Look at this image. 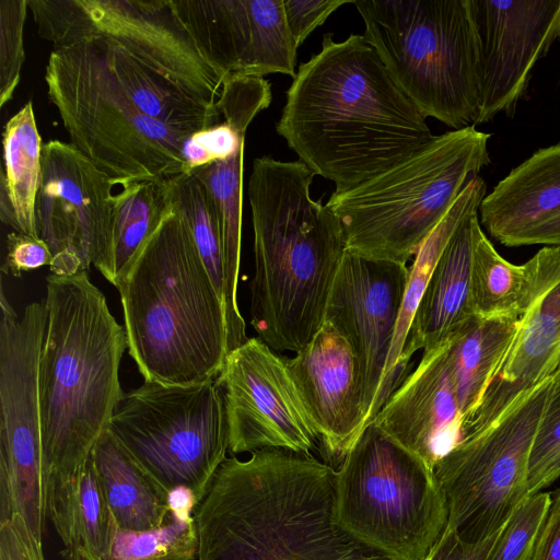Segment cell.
Wrapping results in <instances>:
<instances>
[{
    "label": "cell",
    "mask_w": 560,
    "mask_h": 560,
    "mask_svg": "<svg viewBox=\"0 0 560 560\" xmlns=\"http://www.w3.org/2000/svg\"><path fill=\"white\" fill-rule=\"evenodd\" d=\"M115 186L72 143L43 144L35 219L37 235L52 254L51 275L102 268L110 244Z\"/></svg>",
    "instance_id": "14"
},
{
    "label": "cell",
    "mask_w": 560,
    "mask_h": 560,
    "mask_svg": "<svg viewBox=\"0 0 560 560\" xmlns=\"http://www.w3.org/2000/svg\"><path fill=\"white\" fill-rule=\"evenodd\" d=\"M364 38L424 117L475 126L480 51L470 0H353ZM476 127V126H475Z\"/></svg>",
    "instance_id": "7"
},
{
    "label": "cell",
    "mask_w": 560,
    "mask_h": 560,
    "mask_svg": "<svg viewBox=\"0 0 560 560\" xmlns=\"http://www.w3.org/2000/svg\"><path fill=\"white\" fill-rule=\"evenodd\" d=\"M529 287L527 264L502 257L483 232L478 214L472 223L471 300L476 317L520 318Z\"/></svg>",
    "instance_id": "32"
},
{
    "label": "cell",
    "mask_w": 560,
    "mask_h": 560,
    "mask_svg": "<svg viewBox=\"0 0 560 560\" xmlns=\"http://www.w3.org/2000/svg\"><path fill=\"white\" fill-rule=\"evenodd\" d=\"M244 148L230 159L201 166L191 173L203 185L214 209L222 237L225 266V317L229 352L247 339L237 304L241 262Z\"/></svg>",
    "instance_id": "28"
},
{
    "label": "cell",
    "mask_w": 560,
    "mask_h": 560,
    "mask_svg": "<svg viewBox=\"0 0 560 560\" xmlns=\"http://www.w3.org/2000/svg\"><path fill=\"white\" fill-rule=\"evenodd\" d=\"M560 477V375L552 380L533 442L527 470L528 494L542 491Z\"/></svg>",
    "instance_id": "35"
},
{
    "label": "cell",
    "mask_w": 560,
    "mask_h": 560,
    "mask_svg": "<svg viewBox=\"0 0 560 560\" xmlns=\"http://www.w3.org/2000/svg\"><path fill=\"white\" fill-rule=\"evenodd\" d=\"M530 560H560V490L551 499Z\"/></svg>",
    "instance_id": "44"
},
{
    "label": "cell",
    "mask_w": 560,
    "mask_h": 560,
    "mask_svg": "<svg viewBox=\"0 0 560 560\" xmlns=\"http://www.w3.org/2000/svg\"><path fill=\"white\" fill-rule=\"evenodd\" d=\"M336 520L393 560H423L448 523L434 470L374 421L336 470Z\"/></svg>",
    "instance_id": "9"
},
{
    "label": "cell",
    "mask_w": 560,
    "mask_h": 560,
    "mask_svg": "<svg viewBox=\"0 0 560 560\" xmlns=\"http://www.w3.org/2000/svg\"><path fill=\"white\" fill-rule=\"evenodd\" d=\"M336 469L265 448L228 457L196 504L197 560H393L337 522Z\"/></svg>",
    "instance_id": "2"
},
{
    "label": "cell",
    "mask_w": 560,
    "mask_h": 560,
    "mask_svg": "<svg viewBox=\"0 0 560 560\" xmlns=\"http://www.w3.org/2000/svg\"><path fill=\"white\" fill-rule=\"evenodd\" d=\"M5 249L1 271L8 276L21 277L24 271L49 267L52 262L50 248L38 236L11 232L7 235Z\"/></svg>",
    "instance_id": "40"
},
{
    "label": "cell",
    "mask_w": 560,
    "mask_h": 560,
    "mask_svg": "<svg viewBox=\"0 0 560 560\" xmlns=\"http://www.w3.org/2000/svg\"><path fill=\"white\" fill-rule=\"evenodd\" d=\"M0 320V523L20 515L42 542L47 516L38 401V364L47 310L45 299L20 316L1 288Z\"/></svg>",
    "instance_id": "12"
},
{
    "label": "cell",
    "mask_w": 560,
    "mask_h": 560,
    "mask_svg": "<svg viewBox=\"0 0 560 560\" xmlns=\"http://www.w3.org/2000/svg\"><path fill=\"white\" fill-rule=\"evenodd\" d=\"M91 37H95L113 75L141 112L187 135L219 124L217 107L188 93L113 40Z\"/></svg>",
    "instance_id": "26"
},
{
    "label": "cell",
    "mask_w": 560,
    "mask_h": 560,
    "mask_svg": "<svg viewBox=\"0 0 560 560\" xmlns=\"http://www.w3.org/2000/svg\"><path fill=\"white\" fill-rule=\"evenodd\" d=\"M0 560H45L42 542L20 515L0 523Z\"/></svg>",
    "instance_id": "42"
},
{
    "label": "cell",
    "mask_w": 560,
    "mask_h": 560,
    "mask_svg": "<svg viewBox=\"0 0 560 560\" xmlns=\"http://www.w3.org/2000/svg\"><path fill=\"white\" fill-rule=\"evenodd\" d=\"M527 245L560 246V212L522 234L513 247Z\"/></svg>",
    "instance_id": "45"
},
{
    "label": "cell",
    "mask_w": 560,
    "mask_h": 560,
    "mask_svg": "<svg viewBox=\"0 0 560 560\" xmlns=\"http://www.w3.org/2000/svg\"><path fill=\"white\" fill-rule=\"evenodd\" d=\"M529 287L514 337L462 441L497 421L520 396L560 375V246H542L527 261Z\"/></svg>",
    "instance_id": "18"
},
{
    "label": "cell",
    "mask_w": 560,
    "mask_h": 560,
    "mask_svg": "<svg viewBox=\"0 0 560 560\" xmlns=\"http://www.w3.org/2000/svg\"><path fill=\"white\" fill-rule=\"evenodd\" d=\"M215 382L223 394L231 455L265 448L311 454L319 443L284 358L260 338L231 350Z\"/></svg>",
    "instance_id": "15"
},
{
    "label": "cell",
    "mask_w": 560,
    "mask_h": 560,
    "mask_svg": "<svg viewBox=\"0 0 560 560\" xmlns=\"http://www.w3.org/2000/svg\"><path fill=\"white\" fill-rule=\"evenodd\" d=\"M40 37L59 48L106 37L217 107L224 78L203 57L171 0H27Z\"/></svg>",
    "instance_id": "13"
},
{
    "label": "cell",
    "mask_w": 560,
    "mask_h": 560,
    "mask_svg": "<svg viewBox=\"0 0 560 560\" xmlns=\"http://www.w3.org/2000/svg\"><path fill=\"white\" fill-rule=\"evenodd\" d=\"M47 515L63 544L66 560H105L117 525L91 454L73 474L48 478Z\"/></svg>",
    "instance_id": "24"
},
{
    "label": "cell",
    "mask_w": 560,
    "mask_h": 560,
    "mask_svg": "<svg viewBox=\"0 0 560 560\" xmlns=\"http://www.w3.org/2000/svg\"><path fill=\"white\" fill-rule=\"evenodd\" d=\"M170 178L128 182L115 194L109 249L98 271L117 290L173 208Z\"/></svg>",
    "instance_id": "27"
},
{
    "label": "cell",
    "mask_w": 560,
    "mask_h": 560,
    "mask_svg": "<svg viewBox=\"0 0 560 560\" xmlns=\"http://www.w3.org/2000/svg\"><path fill=\"white\" fill-rule=\"evenodd\" d=\"M300 160L257 158L247 184L254 232L250 325L276 352L296 353L319 331L347 250L334 212L311 197Z\"/></svg>",
    "instance_id": "3"
},
{
    "label": "cell",
    "mask_w": 560,
    "mask_h": 560,
    "mask_svg": "<svg viewBox=\"0 0 560 560\" xmlns=\"http://www.w3.org/2000/svg\"><path fill=\"white\" fill-rule=\"evenodd\" d=\"M406 264L368 258L346 250L328 299V322L358 360L366 425L380 411L384 371L408 281Z\"/></svg>",
    "instance_id": "16"
},
{
    "label": "cell",
    "mask_w": 560,
    "mask_h": 560,
    "mask_svg": "<svg viewBox=\"0 0 560 560\" xmlns=\"http://www.w3.org/2000/svg\"><path fill=\"white\" fill-rule=\"evenodd\" d=\"M550 503L549 492L529 494L505 523L487 560H530Z\"/></svg>",
    "instance_id": "36"
},
{
    "label": "cell",
    "mask_w": 560,
    "mask_h": 560,
    "mask_svg": "<svg viewBox=\"0 0 560 560\" xmlns=\"http://www.w3.org/2000/svg\"><path fill=\"white\" fill-rule=\"evenodd\" d=\"M470 1L480 51L476 126L514 115L537 62L560 39V0Z\"/></svg>",
    "instance_id": "17"
},
{
    "label": "cell",
    "mask_w": 560,
    "mask_h": 560,
    "mask_svg": "<svg viewBox=\"0 0 560 560\" xmlns=\"http://www.w3.org/2000/svg\"><path fill=\"white\" fill-rule=\"evenodd\" d=\"M503 527L481 541L467 542L447 524L442 536L423 560H487Z\"/></svg>",
    "instance_id": "43"
},
{
    "label": "cell",
    "mask_w": 560,
    "mask_h": 560,
    "mask_svg": "<svg viewBox=\"0 0 560 560\" xmlns=\"http://www.w3.org/2000/svg\"><path fill=\"white\" fill-rule=\"evenodd\" d=\"M560 212V142L540 148L482 199L478 218L492 238L513 247L525 232Z\"/></svg>",
    "instance_id": "23"
},
{
    "label": "cell",
    "mask_w": 560,
    "mask_h": 560,
    "mask_svg": "<svg viewBox=\"0 0 560 560\" xmlns=\"http://www.w3.org/2000/svg\"><path fill=\"white\" fill-rule=\"evenodd\" d=\"M108 429L164 489L185 488L197 503L228 458L226 412L215 380L186 386L144 381L125 394Z\"/></svg>",
    "instance_id": "10"
},
{
    "label": "cell",
    "mask_w": 560,
    "mask_h": 560,
    "mask_svg": "<svg viewBox=\"0 0 560 560\" xmlns=\"http://www.w3.org/2000/svg\"><path fill=\"white\" fill-rule=\"evenodd\" d=\"M283 358L324 452L340 465L366 427L364 393L351 346L324 322L304 348Z\"/></svg>",
    "instance_id": "20"
},
{
    "label": "cell",
    "mask_w": 560,
    "mask_h": 560,
    "mask_svg": "<svg viewBox=\"0 0 560 560\" xmlns=\"http://www.w3.org/2000/svg\"><path fill=\"white\" fill-rule=\"evenodd\" d=\"M520 318L472 317L447 337L448 361L463 422L480 405Z\"/></svg>",
    "instance_id": "31"
},
{
    "label": "cell",
    "mask_w": 560,
    "mask_h": 560,
    "mask_svg": "<svg viewBox=\"0 0 560 560\" xmlns=\"http://www.w3.org/2000/svg\"><path fill=\"white\" fill-rule=\"evenodd\" d=\"M490 137L475 126L434 136L378 175L334 191L326 206L341 224L347 250L407 265L468 180L490 164Z\"/></svg>",
    "instance_id": "6"
},
{
    "label": "cell",
    "mask_w": 560,
    "mask_h": 560,
    "mask_svg": "<svg viewBox=\"0 0 560 560\" xmlns=\"http://www.w3.org/2000/svg\"><path fill=\"white\" fill-rule=\"evenodd\" d=\"M373 421L433 470L460 443L463 416L447 338L422 352L417 368L392 393Z\"/></svg>",
    "instance_id": "21"
},
{
    "label": "cell",
    "mask_w": 560,
    "mask_h": 560,
    "mask_svg": "<svg viewBox=\"0 0 560 560\" xmlns=\"http://www.w3.org/2000/svg\"><path fill=\"white\" fill-rule=\"evenodd\" d=\"M486 192L487 185L485 179L479 175H474L468 180L451 210L422 243L415 255V260L411 267H409V276L399 312L398 323L382 380L378 400L380 409L392 393L407 377L400 368L401 354L418 305L438 259L459 224L469 214L478 211L482 199L487 195Z\"/></svg>",
    "instance_id": "29"
},
{
    "label": "cell",
    "mask_w": 560,
    "mask_h": 560,
    "mask_svg": "<svg viewBox=\"0 0 560 560\" xmlns=\"http://www.w3.org/2000/svg\"><path fill=\"white\" fill-rule=\"evenodd\" d=\"M203 57L225 78L295 77L283 0H171Z\"/></svg>",
    "instance_id": "19"
},
{
    "label": "cell",
    "mask_w": 560,
    "mask_h": 560,
    "mask_svg": "<svg viewBox=\"0 0 560 560\" xmlns=\"http://www.w3.org/2000/svg\"><path fill=\"white\" fill-rule=\"evenodd\" d=\"M245 144V135L222 121L188 136L182 145L185 173L230 159Z\"/></svg>",
    "instance_id": "39"
},
{
    "label": "cell",
    "mask_w": 560,
    "mask_h": 560,
    "mask_svg": "<svg viewBox=\"0 0 560 560\" xmlns=\"http://www.w3.org/2000/svg\"><path fill=\"white\" fill-rule=\"evenodd\" d=\"M474 212L456 229L431 273L415 314L400 368L408 375L415 352L428 351L475 316L471 300Z\"/></svg>",
    "instance_id": "22"
},
{
    "label": "cell",
    "mask_w": 560,
    "mask_h": 560,
    "mask_svg": "<svg viewBox=\"0 0 560 560\" xmlns=\"http://www.w3.org/2000/svg\"><path fill=\"white\" fill-rule=\"evenodd\" d=\"M27 0L0 1V106L13 96L25 59L23 30Z\"/></svg>",
    "instance_id": "37"
},
{
    "label": "cell",
    "mask_w": 560,
    "mask_h": 560,
    "mask_svg": "<svg viewBox=\"0 0 560 560\" xmlns=\"http://www.w3.org/2000/svg\"><path fill=\"white\" fill-rule=\"evenodd\" d=\"M315 175L346 191L392 167L434 135L363 35L335 42L302 63L276 125Z\"/></svg>",
    "instance_id": "1"
},
{
    "label": "cell",
    "mask_w": 560,
    "mask_h": 560,
    "mask_svg": "<svg viewBox=\"0 0 560 560\" xmlns=\"http://www.w3.org/2000/svg\"><path fill=\"white\" fill-rule=\"evenodd\" d=\"M47 324L38 364L46 474L68 476L89 458L125 393L127 335L88 271L46 279Z\"/></svg>",
    "instance_id": "4"
},
{
    "label": "cell",
    "mask_w": 560,
    "mask_h": 560,
    "mask_svg": "<svg viewBox=\"0 0 560 560\" xmlns=\"http://www.w3.org/2000/svg\"><path fill=\"white\" fill-rule=\"evenodd\" d=\"M128 352L145 382L215 380L229 353L223 303L174 207L118 289Z\"/></svg>",
    "instance_id": "5"
},
{
    "label": "cell",
    "mask_w": 560,
    "mask_h": 560,
    "mask_svg": "<svg viewBox=\"0 0 560 560\" xmlns=\"http://www.w3.org/2000/svg\"><path fill=\"white\" fill-rule=\"evenodd\" d=\"M105 500L119 528L149 530L171 513V492L164 489L107 429L91 452Z\"/></svg>",
    "instance_id": "25"
},
{
    "label": "cell",
    "mask_w": 560,
    "mask_h": 560,
    "mask_svg": "<svg viewBox=\"0 0 560 560\" xmlns=\"http://www.w3.org/2000/svg\"><path fill=\"white\" fill-rule=\"evenodd\" d=\"M552 380L520 396L497 421L435 465L447 524L463 540L478 542L500 530L529 495L528 460Z\"/></svg>",
    "instance_id": "11"
},
{
    "label": "cell",
    "mask_w": 560,
    "mask_h": 560,
    "mask_svg": "<svg viewBox=\"0 0 560 560\" xmlns=\"http://www.w3.org/2000/svg\"><path fill=\"white\" fill-rule=\"evenodd\" d=\"M196 504L197 500L189 490H173L171 513L165 523L140 532L116 526L105 560H197Z\"/></svg>",
    "instance_id": "33"
},
{
    "label": "cell",
    "mask_w": 560,
    "mask_h": 560,
    "mask_svg": "<svg viewBox=\"0 0 560 560\" xmlns=\"http://www.w3.org/2000/svg\"><path fill=\"white\" fill-rule=\"evenodd\" d=\"M353 0H283L290 34L299 48L339 7Z\"/></svg>",
    "instance_id": "41"
},
{
    "label": "cell",
    "mask_w": 560,
    "mask_h": 560,
    "mask_svg": "<svg viewBox=\"0 0 560 560\" xmlns=\"http://www.w3.org/2000/svg\"><path fill=\"white\" fill-rule=\"evenodd\" d=\"M171 200L185 221L225 310V266L219 222L209 196L192 173L170 178Z\"/></svg>",
    "instance_id": "34"
},
{
    "label": "cell",
    "mask_w": 560,
    "mask_h": 560,
    "mask_svg": "<svg viewBox=\"0 0 560 560\" xmlns=\"http://www.w3.org/2000/svg\"><path fill=\"white\" fill-rule=\"evenodd\" d=\"M45 82L70 143L116 185L185 173L180 151L190 135L135 105L109 70L95 37L55 48Z\"/></svg>",
    "instance_id": "8"
},
{
    "label": "cell",
    "mask_w": 560,
    "mask_h": 560,
    "mask_svg": "<svg viewBox=\"0 0 560 560\" xmlns=\"http://www.w3.org/2000/svg\"><path fill=\"white\" fill-rule=\"evenodd\" d=\"M42 140L28 101L3 129L0 219L15 232L38 236L35 206L42 179Z\"/></svg>",
    "instance_id": "30"
},
{
    "label": "cell",
    "mask_w": 560,
    "mask_h": 560,
    "mask_svg": "<svg viewBox=\"0 0 560 560\" xmlns=\"http://www.w3.org/2000/svg\"><path fill=\"white\" fill-rule=\"evenodd\" d=\"M271 86L264 78L228 75L224 78L217 109L223 121L241 133L255 116L271 103Z\"/></svg>",
    "instance_id": "38"
}]
</instances>
